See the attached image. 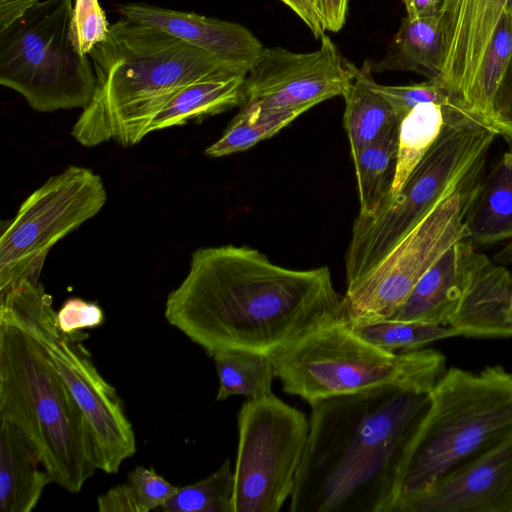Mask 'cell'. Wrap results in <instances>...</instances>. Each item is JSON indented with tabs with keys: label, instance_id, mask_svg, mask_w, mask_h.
<instances>
[{
	"label": "cell",
	"instance_id": "277c9868",
	"mask_svg": "<svg viewBox=\"0 0 512 512\" xmlns=\"http://www.w3.org/2000/svg\"><path fill=\"white\" fill-rule=\"evenodd\" d=\"M401 464L390 512L512 436V372L446 369Z\"/></svg>",
	"mask_w": 512,
	"mask_h": 512
},
{
	"label": "cell",
	"instance_id": "7c38bea8",
	"mask_svg": "<svg viewBox=\"0 0 512 512\" xmlns=\"http://www.w3.org/2000/svg\"><path fill=\"white\" fill-rule=\"evenodd\" d=\"M106 190L99 175L69 166L49 178L21 204L0 237V292L29 279L39 282L51 247L105 205Z\"/></svg>",
	"mask_w": 512,
	"mask_h": 512
},
{
	"label": "cell",
	"instance_id": "60d3db41",
	"mask_svg": "<svg viewBox=\"0 0 512 512\" xmlns=\"http://www.w3.org/2000/svg\"><path fill=\"white\" fill-rule=\"evenodd\" d=\"M504 11L512 13V0H507Z\"/></svg>",
	"mask_w": 512,
	"mask_h": 512
},
{
	"label": "cell",
	"instance_id": "8992f818",
	"mask_svg": "<svg viewBox=\"0 0 512 512\" xmlns=\"http://www.w3.org/2000/svg\"><path fill=\"white\" fill-rule=\"evenodd\" d=\"M267 355L283 391L310 406L384 386L432 390L446 370V358L439 350L386 351L358 337L342 319Z\"/></svg>",
	"mask_w": 512,
	"mask_h": 512
},
{
	"label": "cell",
	"instance_id": "603a6c76",
	"mask_svg": "<svg viewBox=\"0 0 512 512\" xmlns=\"http://www.w3.org/2000/svg\"><path fill=\"white\" fill-rule=\"evenodd\" d=\"M444 59L445 43L438 14L406 16L381 69L412 71L433 79L441 76Z\"/></svg>",
	"mask_w": 512,
	"mask_h": 512
},
{
	"label": "cell",
	"instance_id": "3957f363",
	"mask_svg": "<svg viewBox=\"0 0 512 512\" xmlns=\"http://www.w3.org/2000/svg\"><path fill=\"white\" fill-rule=\"evenodd\" d=\"M88 56L96 88L71 131L86 147L110 140L133 146L183 88L218 74L240 73L161 29L125 18L110 24L106 39Z\"/></svg>",
	"mask_w": 512,
	"mask_h": 512
},
{
	"label": "cell",
	"instance_id": "d4e9b609",
	"mask_svg": "<svg viewBox=\"0 0 512 512\" xmlns=\"http://www.w3.org/2000/svg\"><path fill=\"white\" fill-rule=\"evenodd\" d=\"M308 110L305 107L267 109L257 104L242 105L222 136L206 148L205 154L222 157L245 151L274 136Z\"/></svg>",
	"mask_w": 512,
	"mask_h": 512
},
{
	"label": "cell",
	"instance_id": "6da1fadb",
	"mask_svg": "<svg viewBox=\"0 0 512 512\" xmlns=\"http://www.w3.org/2000/svg\"><path fill=\"white\" fill-rule=\"evenodd\" d=\"M342 300L326 266L289 269L257 249L224 245L193 252L164 316L209 356L227 349L269 354L342 319Z\"/></svg>",
	"mask_w": 512,
	"mask_h": 512
},
{
	"label": "cell",
	"instance_id": "5bb4252c",
	"mask_svg": "<svg viewBox=\"0 0 512 512\" xmlns=\"http://www.w3.org/2000/svg\"><path fill=\"white\" fill-rule=\"evenodd\" d=\"M507 0H443L438 11L445 43L441 79L468 111L495 27Z\"/></svg>",
	"mask_w": 512,
	"mask_h": 512
},
{
	"label": "cell",
	"instance_id": "83f0119b",
	"mask_svg": "<svg viewBox=\"0 0 512 512\" xmlns=\"http://www.w3.org/2000/svg\"><path fill=\"white\" fill-rule=\"evenodd\" d=\"M348 326L364 341L391 352L417 350L437 340L458 336L448 327L417 321L384 319Z\"/></svg>",
	"mask_w": 512,
	"mask_h": 512
},
{
	"label": "cell",
	"instance_id": "8d00e7d4",
	"mask_svg": "<svg viewBox=\"0 0 512 512\" xmlns=\"http://www.w3.org/2000/svg\"><path fill=\"white\" fill-rule=\"evenodd\" d=\"M100 512H136V507L124 484L114 486L97 498Z\"/></svg>",
	"mask_w": 512,
	"mask_h": 512
},
{
	"label": "cell",
	"instance_id": "1f68e13d",
	"mask_svg": "<svg viewBox=\"0 0 512 512\" xmlns=\"http://www.w3.org/2000/svg\"><path fill=\"white\" fill-rule=\"evenodd\" d=\"M109 27L99 0H74L69 37L79 54L88 56L97 44L106 39Z\"/></svg>",
	"mask_w": 512,
	"mask_h": 512
},
{
	"label": "cell",
	"instance_id": "52a82bcc",
	"mask_svg": "<svg viewBox=\"0 0 512 512\" xmlns=\"http://www.w3.org/2000/svg\"><path fill=\"white\" fill-rule=\"evenodd\" d=\"M498 133L465 109L446 108L442 132L400 191L372 216L358 215L346 254V283L353 285L392 251L439 202L480 171Z\"/></svg>",
	"mask_w": 512,
	"mask_h": 512
},
{
	"label": "cell",
	"instance_id": "ba28073f",
	"mask_svg": "<svg viewBox=\"0 0 512 512\" xmlns=\"http://www.w3.org/2000/svg\"><path fill=\"white\" fill-rule=\"evenodd\" d=\"M52 297L40 282L22 279L0 292V320L32 337L80 407L90 431L98 470L117 473L136 453V437L122 400L82 344L88 333H64Z\"/></svg>",
	"mask_w": 512,
	"mask_h": 512
},
{
	"label": "cell",
	"instance_id": "e575fe53",
	"mask_svg": "<svg viewBox=\"0 0 512 512\" xmlns=\"http://www.w3.org/2000/svg\"><path fill=\"white\" fill-rule=\"evenodd\" d=\"M489 125L512 140V60L494 96Z\"/></svg>",
	"mask_w": 512,
	"mask_h": 512
},
{
	"label": "cell",
	"instance_id": "7bdbcfd3",
	"mask_svg": "<svg viewBox=\"0 0 512 512\" xmlns=\"http://www.w3.org/2000/svg\"><path fill=\"white\" fill-rule=\"evenodd\" d=\"M510 317H511V321H512V301H511Z\"/></svg>",
	"mask_w": 512,
	"mask_h": 512
},
{
	"label": "cell",
	"instance_id": "ac0fdd59",
	"mask_svg": "<svg viewBox=\"0 0 512 512\" xmlns=\"http://www.w3.org/2000/svg\"><path fill=\"white\" fill-rule=\"evenodd\" d=\"M512 274L488 260L476 272L449 328L472 338L512 337Z\"/></svg>",
	"mask_w": 512,
	"mask_h": 512
},
{
	"label": "cell",
	"instance_id": "f35d334b",
	"mask_svg": "<svg viewBox=\"0 0 512 512\" xmlns=\"http://www.w3.org/2000/svg\"><path fill=\"white\" fill-rule=\"evenodd\" d=\"M41 0H0V31L8 28Z\"/></svg>",
	"mask_w": 512,
	"mask_h": 512
},
{
	"label": "cell",
	"instance_id": "d6986e66",
	"mask_svg": "<svg viewBox=\"0 0 512 512\" xmlns=\"http://www.w3.org/2000/svg\"><path fill=\"white\" fill-rule=\"evenodd\" d=\"M507 143V150L483 176L465 216L464 240L476 248L512 238V140Z\"/></svg>",
	"mask_w": 512,
	"mask_h": 512
},
{
	"label": "cell",
	"instance_id": "ab89813d",
	"mask_svg": "<svg viewBox=\"0 0 512 512\" xmlns=\"http://www.w3.org/2000/svg\"><path fill=\"white\" fill-rule=\"evenodd\" d=\"M407 17L419 18L438 14L432 0H403Z\"/></svg>",
	"mask_w": 512,
	"mask_h": 512
},
{
	"label": "cell",
	"instance_id": "30bf717a",
	"mask_svg": "<svg viewBox=\"0 0 512 512\" xmlns=\"http://www.w3.org/2000/svg\"><path fill=\"white\" fill-rule=\"evenodd\" d=\"M484 170L439 202L367 275L347 286L342 320L348 325L389 319L424 273L468 236L465 216Z\"/></svg>",
	"mask_w": 512,
	"mask_h": 512
},
{
	"label": "cell",
	"instance_id": "4dcf8cb0",
	"mask_svg": "<svg viewBox=\"0 0 512 512\" xmlns=\"http://www.w3.org/2000/svg\"><path fill=\"white\" fill-rule=\"evenodd\" d=\"M368 82L374 91L388 101L399 121L422 103H435L445 108H463L441 77L409 85L389 86L376 83L370 74Z\"/></svg>",
	"mask_w": 512,
	"mask_h": 512
},
{
	"label": "cell",
	"instance_id": "7a4b0ae2",
	"mask_svg": "<svg viewBox=\"0 0 512 512\" xmlns=\"http://www.w3.org/2000/svg\"><path fill=\"white\" fill-rule=\"evenodd\" d=\"M431 390L384 386L311 405L290 512H390Z\"/></svg>",
	"mask_w": 512,
	"mask_h": 512
},
{
	"label": "cell",
	"instance_id": "e0dca14e",
	"mask_svg": "<svg viewBox=\"0 0 512 512\" xmlns=\"http://www.w3.org/2000/svg\"><path fill=\"white\" fill-rule=\"evenodd\" d=\"M488 260L466 240L456 242L424 273L389 319L449 328L474 275Z\"/></svg>",
	"mask_w": 512,
	"mask_h": 512
},
{
	"label": "cell",
	"instance_id": "7402d4cb",
	"mask_svg": "<svg viewBox=\"0 0 512 512\" xmlns=\"http://www.w3.org/2000/svg\"><path fill=\"white\" fill-rule=\"evenodd\" d=\"M352 71L353 81L343 95V125L353 157L398 126L400 121L388 101L369 85L371 68L365 65L359 69L352 64Z\"/></svg>",
	"mask_w": 512,
	"mask_h": 512
},
{
	"label": "cell",
	"instance_id": "2e32d148",
	"mask_svg": "<svg viewBox=\"0 0 512 512\" xmlns=\"http://www.w3.org/2000/svg\"><path fill=\"white\" fill-rule=\"evenodd\" d=\"M118 11L123 18L161 29L240 73L248 74L264 48L239 23L145 3L121 4Z\"/></svg>",
	"mask_w": 512,
	"mask_h": 512
},
{
	"label": "cell",
	"instance_id": "4fadbf2b",
	"mask_svg": "<svg viewBox=\"0 0 512 512\" xmlns=\"http://www.w3.org/2000/svg\"><path fill=\"white\" fill-rule=\"evenodd\" d=\"M320 41V48L309 53L263 48L246 76L241 106L310 109L343 96L353 81L352 63L342 58L329 36L325 34Z\"/></svg>",
	"mask_w": 512,
	"mask_h": 512
},
{
	"label": "cell",
	"instance_id": "f546056e",
	"mask_svg": "<svg viewBox=\"0 0 512 512\" xmlns=\"http://www.w3.org/2000/svg\"><path fill=\"white\" fill-rule=\"evenodd\" d=\"M234 470L230 459L206 478L178 487L161 512H233Z\"/></svg>",
	"mask_w": 512,
	"mask_h": 512
},
{
	"label": "cell",
	"instance_id": "836d02e7",
	"mask_svg": "<svg viewBox=\"0 0 512 512\" xmlns=\"http://www.w3.org/2000/svg\"><path fill=\"white\" fill-rule=\"evenodd\" d=\"M56 320L64 333L73 334L101 326L104 322V312L95 302L72 297L58 310Z\"/></svg>",
	"mask_w": 512,
	"mask_h": 512
},
{
	"label": "cell",
	"instance_id": "cb8c5ba5",
	"mask_svg": "<svg viewBox=\"0 0 512 512\" xmlns=\"http://www.w3.org/2000/svg\"><path fill=\"white\" fill-rule=\"evenodd\" d=\"M399 125L352 157L360 216L374 215L391 197L396 172Z\"/></svg>",
	"mask_w": 512,
	"mask_h": 512
},
{
	"label": "cell",
	"instance_id": "44dd1931",
	"mask_svg": "<svg viewBox=\"0 0 512 512\" xmlns=\"http://www.w3.org/2000/svg\"><path fill=\"white\" fill-rule=\"evenodd\" d=\"M246 76L243 73L228 72L189 84L155 115L147 127V135L240 107Z\"/></svg>",
	"mask_w": 512,
	"mask_h": 512
},
{
	"label": "cell",
	"instance_id": "4316f807",
	"mask_svg": "<svg viewBox=\"0 0 512 512\" xmlns=\"http://www.w3.org/2000/svg\"><path fill=\"white\" fill-rule=\"evenodd\" d=\"M446 121V108L422 103L399 123L396 172L391 190L395 196L440 136Z\"/></svg>",
	"mask_w": 512,
	"mask_h": 512
},
{
	"label": "cell",
	"instance_id": "b9f144b4",
	"mask_svg": "<svg viewBox=\"0 0 512 512\" xmlns=\"http://www.w3.org/2000/svg\"><path fill=\"white\" fill-rule=\"evenodd\" d=\"M442 1L443 0H432L433 5H434L435 9L437 10V12L439 11Z\"/></svg>",
	"mask_w": 512,
	"mask_h": 512
},
{
	"label": "cell",
	"instance_id": "8fae6325",
	"mask_svg": "<svg viewBox=\"0 0 512 512\" xmlns=\"http://www.w3.org/2000/svg\"><path fill=\"white\" fill-rule=\"evenodd\" d=\"M237 426L233 512H278L291 497L309 420L271 393L247 399Z\"/></svg>",
	"mask_w": 512,
	"mask_h": 512
},
{
	"label": "cell",
	"instance_id": "5b68a950",
	"mask_svg": "<svg viewBox=\"0 0 512 512\" xmlns=\"http://www.w3.org/2000/svg\"><path fill=\"white\" fill-rule=\"evenodd\" d=\"M0 420L17 428L52 482L78 493L96 472L85 417L38 343L0 320Z\"/></svg>",
	"mask_w": 512,
	"mask_h": 512
},
{
	"label": "cell",
	"instance_id": "f1b7e54d",
	"mask_svg": "<svg viewBox=\"0 0 512 512\" xmlns=\"http://www.w3.org/2000/svg\"><path fill=\"white\" fill-rule=\"evenodd\" d=\"M512 60V13L501 15L487 47L468 112L489 124L496 91Z\"/></svg>",
	"mask_w": 512,
	"mask_h": 512
},
{
	"label": "cell",
	"instance_id": "74e56055",
	"mask_svg": "<svg viewBox=\"0 0 512 512\" xmlns=\"http://www.w3.org/2000/svg\"><path fill=\"white\" fill-rule=\"evenodd\" d=\"M349 0H321L325 31L338 32L345 24Z\"/></svg>",
	"mask_w": 512,
	"mask_h": 512
},
{
	"label": "cell",
	"instance_id": "d590c367",
	"mask_svg": "<svg viewBox=\"0 0 512 512\" xmlns=\"http://www.w3.org/2000/svg\"><path fill=\"white\" fill-rule=\"evenodd\" d=\"M307 25L315 38L325 35L321 0H281Z\"/></svg>",
	"mask_w": 512,
	"mask_h": 512
},
{
	"label": "cell",
	"instance_id": "9c48e42d",
	"mask_svg": "<svg viewBox=\"0 0 512 512\" xmlns=\"http://www.w3.org/2000/svg\"><path fill=\"white\" fill-rule=\"evenodd\" d=\"M74 0H41L0 31V84L38 112L84 108L96 88L89 56L69 37Z\"/></svg>",
	"mask_w": 512,
	"mask_h": 512
},
{
	"label": "cell",
	"instance_id": "d6a6232c",
	"mask_svg": "<svg viewBox=\"0 0 512 512\" xmlns=\"http://www.w3.org/2000/svg\"><path fill=\"white\" fill-rule=\"evenodd\" d=\"M125 485L136 507V512L158 510L177 491L153 468L137 466L127 475Z\"/></svg>",
	"mask_w": 512,
	"mask_h": 512
},
{
	"label": "cell",
	"instance_id": "484cf974",
	"mask_svg": "<svg viewBox=\"0 0 512 512\" xmlns=\"http://www.w3.org/2000/svg\"><path fill=\"white\" fill-rule=\"evenodd\" d=\"M219 388L216 401H224L234 395L248 399L260 398L272 393L274 366L267 354L227 349L213 353Z\"/></svg>",
	"mask_w": 512,
	"mask_h": 512
},
{
	"label": "cell",
	"instance_id": "9a60e30c",
	"mask_svg": "<svg viewBox=\"0 0 512 512\" xmlns=\"http://www.w3.org/2000/svg\"><path fill=\"white\" fill-rule=\"evenodd\" d=\"M400 512H512V436L433 485Z\"/></svg>",
	"mask_w": 512,
	"mask_h": 512
},
{
	"label": "cell",
	"instance_id": "ffe728a7",
	"mask_svg": "<svg viewBox=\"0 0 512 512\" xmlns=\"http://www.w3.org/2000/svg\"><path fill=\"white\" fill-rule=\"evenodd\" d=\"M11 423L0 420V511L31 512L52 478Z\"/></svg>",
	"mask_w": 512,
	"mask_h": 512
}]
</instances>
